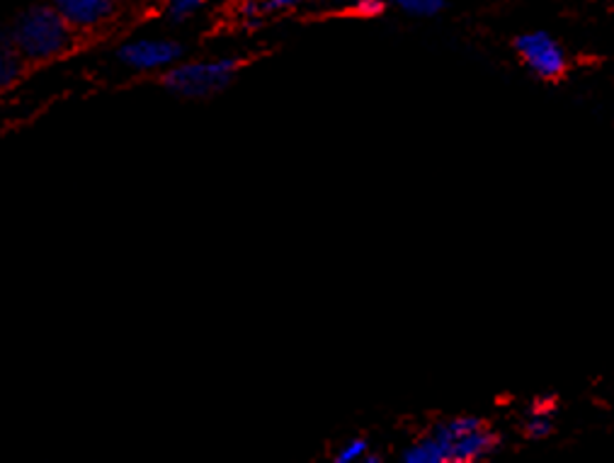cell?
<instances>
[{"label":"cell","instance_id":"11","mask_svg":"<svg viewBox=\"0 0 614 463\" xmlns=\"http://www.w3.org/2000/svg\"><path fill=\"white\" fill-rule=\"evenodd\" d=\"M394 3L410 15H435L442 8V0H394Z\"/></svg>","mask_w":614,"mask_h":463},{"label":"cell","instance_id":"12","mask_svg":"<svg viewBox=\"0 0 614 463\" xmlns=\"http://www.w3.org/2000/svg\"><path fill=\"white\" fill-rule=\"evenodd\" d=\"M296 3V0H258V3L248 5L250 15H270V13H282Z\"/></svg>","mask_w":614,"mask_h":463},{"label":"cell","instance_id":"9","mask_svg":"<svg viewBox=\"0 0 614 463\" xmlns=\"http://www.w3.org/2000/svg\"><path fill=\"white\" fill-rule=\"evenodd\" d=\"M369 456V445L365 439H351L345 441L341 447V451L335 454L337 463H357V461H367Z\"/></svg>","mask_w":614,"mask_h":463},{"label":"cell","instance_id":"1","mask_svg":"<svg viewBox=\"0 0 614 463\" xmlns=\"http://www.w3.org/2000/svg\"><path fill=\"white\" fill-rule=\"evenodd\" d=\"M10 41L23 59L47 61L71 47L73 27L57 8H29L17 17Z\"/></svg>","mask_w":614,"mask_h":463},{"label":"cell","instance_id":"4","mask_svg":"<svg viewBox=\"0 0 614 463\" xmlns=\"http://www.w3.org/2000/svg\"><path fill=\"white\" fill-rule=\"evenodd\" d=\"M515 49L517 57L523 59L525 66L535 76L544 80H556L558 76H564L568 63L566 54L558 41L552 35H547V32H527V35L517 37Z\"/></svg>","mask_w":614,"mask_h":463},{"label":"cell","instance_id":"7","mask_svg":"<svg viewBox=\"0 0 614 463\" xmlns=\"http://www.w3.org/2000/svg\"><path fill=\"white\" fill-rule=\"evenodd\" d=\"M20 57L13 41L0 35V90L13 86L15 78L20 76Z\"/></svg>","mask_w":614,"mask_h":463},{"label":"cell","instance_id":"2","mask_svg":"<svg viewBox=\"0 0 614 463\" xmlns=\"http://www.w3.org/2000/svg\"><path fill=\"white\" fill-rule=\"evenodd\" d=\"M432 435L440 441L444 463H471L491 456L498 447V437L476 417H454L438 425Z\"/></svg>","mask_w":614,"mask_h":463},{"label":"cell","instance_id":"5","mask_svg":"<svg viewBox=\"0 0 614 463\" xmlns=\"http://www.w3.org/2000/svg\"><path fill=\"white\" fill-rule=\"evenodd\" d=\"M183 49L171 39H136L120 49V61L132 71L173 68Z\"/></svg>","mask_w":614,"mask_h":463},{"label":"cell","instance_id":"10","mask_svg":"<svg viewBox=\"0 0 614 463\" xmlns=\"http://www.w3.org/2000/svg\"><path fill=\"white\" fill-rule=\"evenodd\" d=\"M554 423H552V415L544 413V410H535L532 415L527 417V435L535 437V439H542L547 435H552Z\"/></svg>","mask_w":614,"mask_h":463},{"label":"cell","instance_id":"3","mask_svg":"<svg viewBox=\"0 0 614 463\" xmlns=\"http://www.w3.org/2000/svg\"><path fill=\"white\" fill-rule=\"evenodd\" d=\"M238 71L236 59H217V61H193L175 63L165 73V88L180 95V98H207L224 90L234 80Z\"/></svg>","mask_w":614,"mask_h":463},{"label":"cell","instance_id":"8","mask_svg":"<svg viewBox=\"0 0 614 463\" xmlns=\"http://www.w3.org/2000/svg\"><path fill=\"white\" fill-rule=\"evenodd\" d=\"M202 5H205V0H168L165 13L173 20V23H185V20L199 13V8Z\"/></svg>","mask_w":614,"mask_h":463},{"label":"cell","instance_id":"6","mask_svg":"<svg viewBox=\"0 0 614 463\" xmlns=\"http://www.w3.org/2000/svg\"><path fill=\"white\" fill-rule=\"evenodd\" d=\"M118 0H57V10L71 27H95L114 15Z\"/></svg>","mask_w":614,"mask_h":463}]
</instances>
